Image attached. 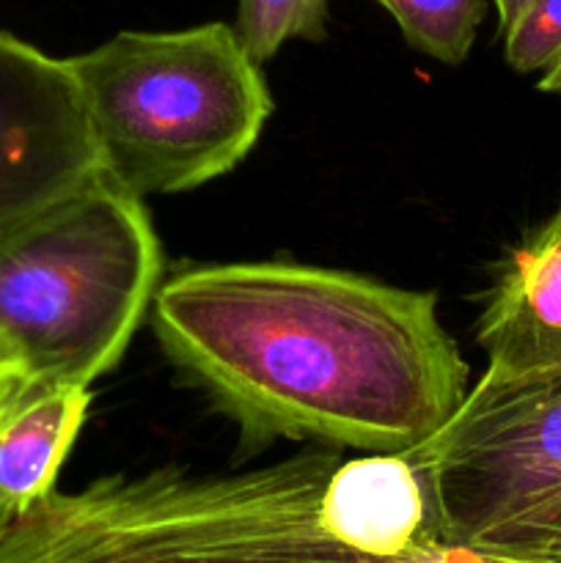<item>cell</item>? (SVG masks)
Returning <instances> with one entry per match:
<instances>
[{"instance_id": "cell-1", "label": "cell", "mask_w": 561, "mask_h": 563, "mask_svg": "<svg viewBox=\"0 0 561 563\" xmlns=\"http://www.w3.org/2000/svg\"><path fill=\"white\" fill-rule=\"evenodd\" d=\"M154 335L242 438L407 454L468 394L429 291L289 262L187 267L157 286Z\"/></svg>"}, {"instance_id": "cell-2", "label": "cell", "mask_w": 561, "mask_h": 563, "mask_svg": "<svg viewBox=\"0 0 561 563\" xmlns=\"http://www.w3.org/2000/svg\"><path fill=\"white\" fill-rule=\"evenodd\" d=\"M336 465L333 451H306L226 476L168 465L53 489L0 515V563H537L446 542L399 559L355 553L319 515Z\"/></svg>"}, {"instance_id": "cell-3", "label": "cell", "mask_w": 561, "mask_h": 563, "mask_svg": "<svg viewBox=\"0 0 561 563\" xmlns=\"http://www.w3.org/2000/svg\"><path fill=\"white\" fill-rule=\"evenodd\" d=\"M160 273L141 196L102 168L0 240V363L88 388L127 352Z\"/></svg>"}, {"instance_id": "cell-4", "label": "cell", "mask_w": 561, "mask_h": 563, "mask_svg": "<svg viewBox=\"0 0 561 563\" xmlns=\"http://www.w3.org/2000/svg\"><path fill=\"white\" fill-rule=\"evenodd\" d=\"M69 66L105 168L138 196L229 174L273 113L262 64L226 22L121 31Z\"/></svg>"}, {"instance_id": "cell-5", "label": "cell", "mask_w": 561, "mask_h": 563, "mask_svg": "<svg viewBox=\"0 0 561 563\" xmlns=\"http://www.w3.org/2000/svg\"><path fill=\"white\" fill-rule=\"evenodd\" d=\"M446 544L476 548L493 528L561 493V366L484 372L454 416L407 451Z\"/></svg>"}, {"instance_id": "cell-6", "label": "cell", "mask_w": 561, "mask_h": 563, "mask_svg": "<svg viewBox=\"0 0 561 563\" xmlns=\"http://www.w3.org/2000/svg\"><path fill=\"white\" fill-rule=\"evenodd\" d=\"M102 168L69 58L0 31V240Z\"/></svg>"}, {"instance_id": "cell-7", "label": "cell", "mask_w": 561, "mask_h": 563, "mask_svg": "<svg viewBox=\"0 0 561 563\" xmlns=\"http://www.w3.org/2000/svg\"><path fill=\"white\" fill-rule=\"evenodd\" d=\"M476 339L490 372L561 366V203L504 264Z\"/></svg>"}, {"instance_id": "cell-8", "label": "cell", "mask_w": 561, "mask_h": 563, "mask_svg": "<svg viewBox=\"0 0 561 563\" xmlns=\"http://www.w3.org/2000/svg\"><path fill=\"white\" fill-rule=\"evenodd\" d=\"M88 405L86 385L0 368V515H14L53 493Z\"/></svg>"}, {"instance_id": "cell-9", "label": "cell", "mask_w": 561, "mask_h": 563, "mask_svg": "<svg viewBox=\"0 0 561 563\" xmlns=\"http://www.w3.org/2000/svg\"><path fill=\"white\" fill-rule=\"evenodd\" d=\"M322 526L330 537L369 559H399L440 542L429 504L405 454H372L339 462L322 493Z\"/></svg>"}, {"instance_id": "cell-10", "label": "cell", "mask_w": 561, "mask_h": 563, "mask_svg": "<svg viewBox=\"0 0 561 563\" xmlns=\"http://www.w3.org/2000/svg\"><path fill=\"white\" fill-rule=\"evenodd\" d=\"M405 33L407 44L435 60L457 66L468 58L487 0H377Z\"/></svg>"}, {"instance_id": "cell-11", "label": "cell", "mask_w": 561, "mask_h": 563, "mask_svg": "<svg viewBox=\"0 0 561 563\" xmlns=\"http://www.w3.org/2000/svg\"><path fill=\"white\" fill-rule=\"evenodd\" d=\"M234 31L248 53L264 64L292 38L322 42L328 0H240Z\"/></svg>"}, {"instance_id": "cell-12", "label": "cell", "mask_w": 561, "mask_h": 563, "mask_svg": "<svg viewBox=\"0 0 561 563\" xmlns=\"http://www.w3.org/2000/svg\"><path fill=\"white\" fill-rule=\"evenodd\" d=\"M476 548L520 561L561 563V493L484 533Z\"/></svg>"}, {"instance_id": "cell-13", "label": "cell", "mask_w": 561, "mask_h": 563, "mask_svg": "<svg viewBox=\"0 0 561 563\" xmlns=\"http://www.w3.org/2000/svg\"><path fill=\"white\" fill-rule=\"evenodd\" d=\"M504 53L520 75L548 71L561 58V0H531L504 31Z\"/></svg>"}, {"instance_id": "cell-14", "label": "cell", "mask_w": 561, "mask_h": 563, "mask_svg": "<svg viewBox=\"0 0 561 563\" xmlns=\"http://www.w3.org/2000/svg\"><path fill=\"white\" fill-rule=\"evenodd\" d=\"M493 3L495 11H498V27L501 33H504L506 27H512V22L526 11V5L531 3V0H493Z\"/></svg>"}, {"instance_id": "cell-15", "label": "cell", "mask_w": 561, "mask_h": 563, "mask_svg": "<svg viewBox=\"0 0 561 563\" xmlns=\"http://www.w3.org/2000/svg\"><path fill=\"white\" fill-rule=\"evenodd\" d=\"M539 91L561 93V58L556 60L548 71H542V75H539Z\"/></svg>"}, {"instance_id": "cell-16", "label": "cell", "mask_w": 561, "mask_h": 563, "mask_svg": "<svg viewBox=\"0 0 561 563\" xmlns=\"http://www.w3.org/2000/svg\"><path fill=\"white\" fill-rule=\"evenodd\" d=\"M6 366V363H0V368H3Z\"/></svg>"}]
</instances>
